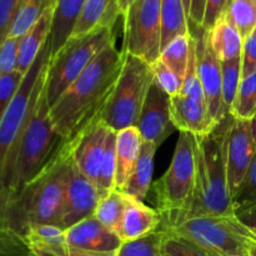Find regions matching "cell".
Listing matches in <instances>:
<instances>
[{"mask_svg":"<svg viewBox=\"0 0 256 256\" xmlns=\"http://www.w3.org/2000/svg\"><path fill=\"white\" fill-rule=\"evenodd\" d=\"M165 232L159 229L139 239L122 242L114 256H162Z\"/></svg>","mask_w":256,"mask_h":256,"instance_id":"cell-29","label":"cell"},{"mask_svg":"<svg viewBox=\"0 0 256 256\" xmlns=\"http://www.w3.org/2000/svg\"><path fill=\"white\" fill-rule=\"evenodd\" d=\"M256 155V145L252 132V120L232 116L226 145L228 182L232 196L242 184Z\"/></svg>","mask_w":256,"mask_h":256,"instance_id":"cell-14","label":"cell"},{"mask_svg":"<svg viewBox=\"0 0 256 256\" xmlns=\"http://www.w3.org/2000/svg\"><path fill=\"white\" fill-rule=\"evenodd\" d=\"M230 114L242 120H252L256 115V72L242 79Z\"/></svg>","mask_w":256,"mask_h":256,"instance_id":"cell-31","label":"cell"},{"mask_svg":"<svg viewBox=\"0 0 256 256\" xmlns=\"http://www.w3.org/2000/svg\"><path fill=\"white\" fill-rule=\"evenodd\" d=\"M124 59L116 42L110 44L50 105V116L62 142L72 139L100 112L119 79Z\"/></svg>","mask_w":256,"mask_h":256,"instance_id":"cell-2","label":"cell"},{"mask_svg":"<svg viewBox=\"0 0 256 256\" xmlns=\"http://www.w3.org/2000/svg\"><path fill=\"white\" fill-rule=\"evenodd\" d=\"M160 230L189 240L216 256H249L255 242L250 230L235 216L200 215L162 225Z\"/></svg>","mask_w":256,"mask_h":256,"instance_id":"cell-6","label":"cell"},{"mask_svg":"<svg viewBox=\"0 0 256 256\" xmlns=\"http://www.w3.org/2000/svg\"><path fill=\"white\" fill-rule=\"evenodd\" d=\"M2 254H4V246H2V242L0 240V256H2Z\"/></svg>","mask_w":256,"mask_h":256,"instance_id":"cell-49","label":"cell"},{"mask_svg":"<svg viewBox=\"0 0 256 256\" xmlns=\"http://www.w3.org/2000/svg\"><path fill=\"white\" fill-rule=\"evenodd\" d=\"M122 52L150 65L162 52V0H134L124 16Z\"/></svg>","mask_w":256,"mask_h":256,"instance_id":"cell-10","label":"cell"},{"mask_svg":"<svg viewBox=\"0 0 256 256\" xmlns=\"http://www.w3.org/2000/svg\"><path fill=\"white\" fill-rule=\"evenodd\" d=\"M252 138H254V142L256 145V115L252 119Z\"/></svg>","mask_w":256,"mask_h":256,"instance_id":"cell-46","label":"cell"},{"mask_svg":"<svg viewBox=\"0 0 256 256\" xmlns=\"http://www.w3.org/2000/svg\"><path fill=\"white\" fill-rule=\"evenodd\" d=\"M54 5L49 8L42 14V16L35 22L34 26L25 35L20 38L19 52H18V66L16 70L25 75L30 69L32 62L36 60L42 50L48 44L50 38L52 25V15H54Z\"/></svg>","mask_w":256,"mask_h":256,"instance_id":"cell-20","label":"cell"},{"mask_svg":"<svg viewBox=\"0 0 256 256\" xmlns=\"http://www.w3.org/2000/svg\"><path fill=\"white\" fill-rule=\"evenodd\" d=\"M226 14L244 40L256 29V0H232Z\"/></svg>","mask_w":256,"mask_h":256,"instance_id":"cell-33","label":"cell"},{"mask_svg":"<svg viewBox=\"0 0 256 256\" xmlns=\"http://www.w3.org/2000/svg\"><path fill=\"white\" fill-rule=\"evenodd\" d=\"M170 110L172 125L180 132L206 135L219 125L212 118L206 99L179 94L170 98Z\"/></svg>","mask_w":256,"mask_h":256,"instance_id":"cell-16","label":"cell"},{"mask_svg":"<svg viewBox=\"0 0 256 256\" xmlns=\"http://www.w3.org/2000/svg\"><path fill=\"white\" fill-rule=\"evenodd\" d=\"M62 142L50 116L44 82L20 136L9 176L0 192H14L22 189L42 169Z\"/></svg>","mask_w":256,"mask_h":256,"instance_id":"cell-4","label":"cell"},{"mask_svg":"<svg viewBox=\"0 0 256 256\" xmlns=\"http://www.w3.org/2000/svg\"><path fill=\"white\" fill-rule=\"evenodd\" d=\"M66 245L72 249L90 252H115L122 245L116 232L89 216L65 230Z\"/></svg>","mask_w":256,"mask_h":256,"instance_id":"cell-17","label":"cell"},{"mask_svg":"<svg viewBox=\"0 0 256 256\" xmlns=\"http://www.w3.org/2000/svg\"><path fill=\"white\" fill-rule=\"evenodd\" d=\"M56 0H20L8 36L22 38Z\"/></svg>","mask_w":256,"mask_h":256,"instance_id":"cell-27","label":"cell"},{"mask_svg":"<svg viewBox=\"0 0 256 256\" xmlns=\"http://www.w3.org/2000/svg\"><path fill=\"white\" fill-rule=\"evenodd\" d=\"M196 42L198 74L204 89L212 118L220 124L229 115L225 114L222 105V62L215 55L208 42L206 32L198 28L190 30Z\"/></svg>","mask_w":256,"mask_h":256,"instance_id":"cell-13","label":"cell"},{"mask_svg":"<svg viewBox=\"0 0 256 256\" xmlns=\"http://www.w3.org/2000/svg\"><path fill=\"white\" fill-rule=\"evenodd\" d=\"M118 2V10H119L120 16L124 18L125 14L128 12L129 8L132 6V4L134 2V0H116Z\"/></svg>","mask_w":256,"mask_h":256,"instance_id":"cell-45","label":"cell"},{"mask_svg":"<svg viewBox=\"0 0 256 256\" xmlns=\"http://www.w3.org/2000/svg\"><path fill=\"white\" fill-rule=\"evenodd\" d=\"M254 204H256V155L242 184L232 196V209L235 212L236 210Z\"/></svg>","mask_w":256,"mask_h":256,"instance_id":"cell-34","label":"cell"},{"mask_svg":"<svg viewBox=\"0 0 256 256\" xmlns=\"http://www.w3.org/2000/svg\"><path fill=\"white\" fill-rule=\"evenodd\" d=\"M20 38L6 36L0 44V76L16 72Z\"/></svg>","mask_w":256,"mask_h":256,"instance_id":"cell-37","label":"cell"},{"mask_svg":"<svg viewBox=\"0 0 256 256\" xmlns=\"http://www.w3.org/2000/svg\"><path fill=\"white\" fill-rule=\"evenodd\" d=\"M144 139L136 126L125 128L116 132L115 140V189L122 192L129 182L142 154Z\"/></svg>","mask_w":256,"mask_h":256,"instance_id":"cell-19","label":"cell"},{"mask_svg":"<svg viewBox=\"0 0 256 256\" xmlns=\"http://www.w3.org/2000/svg\"><path fill=\"white\" fill-rule=\"evenodd\" d=\"M222 105L226 115H232V108L242 82V56L222 62Z\"/></svg>","mask_w":256,"mask_h":256,"instance_id":"cell-32","label":"cell"},{"mask_svg":"<svg viewBox=\"0 0 256 256\" xmlns=\"http://www.w3.org/2000/svg\"><path fill=\"white\" fill-rule=\"evenodd\" d=\"M234 215L242 226L252 230V232H256V204L236 210Z\"/></svg>","mask_w":256,"mask_h":256,"instance_id":"cell-44","label":"cell"},{"mask_svg":"<svg viewBox=\"0 0 256 256\" xmlns=\"http://www.w3.org/2000/svg\"><path fill=\"white\" fill-rule=\"evenodd\" d=\"M30 256H114L115 252H90L72 249L69 246L49 249L42 246H28Z\"/></svg>","mask_w":256,"mask_h":256,"instance_id":"cell-39","label":"cell"},{"mask_svg":"<svg viewBox=\"0 0 256 256\" xmlns=\"http://www.w3.org/2000/svg\"><path fill=\"white\" fill-rule=\"evenodd\" d=\"M184 4H185V9H186L188 18H189V12H190V0H184Z\"/></svg>","mask_w":256,"mask_h":256,"instance_id":"cell-47","label":"cell"},{"mask_svg":"<svg viewBox=\"0 0 256 256\" xmlns=\"http://www.w3.org/2000/svg\"><path fill=\"white\" fill-rule=\"evenodd\" d=\"M119 16L116 0H85L72 36L89 34L100 26L114 28Z\"/></svg>","mask_w":256,"mask_h":256,"instance_id":"cell-23","label":"cell"},{"mask_svg":"<svg viewBox=\"0 0 256 256\" xmlns=\"http://www.w3.org/2000/svg\"><path fill=\"white\" fill-rule=\"evenodd\" d=\"M136 128L144 142H154L158 146L174 132L170 96L155 82H152L148 92Z\"/></svg>","mask_w":256,"mask_h":256,"instance_id":"cell-15","label":"cell"},{"mask_svg":"<svg viewBox=\"0 0 256 256\" xmlns=\"http://www.w3.org/2000/svg\"><path fill=\"white\" fill-rule=\"evenodd\" d=\"M230 2H232V0H206L202 29L208 32V30L215 24V22H216L224 12H228Z\"/></svg>","mask_w":256,"mask_h":256,"instance_id":"cell-42","label":"cell"},{"mask_svg":"<svg viewBox=\"0 0 256 256\" xmlns=\"http://www.w3.org/2000/svg\"><path fill=\"white\" fill-rule=\"evenodd\" d=\"M250 232H252V236L256 240V232H252V230H250Z\"/></svg>","mask_w":256,"mask_h":256,"instance_id":"cell-50","label":"cell"},{"mask_svg":"<svg viewBox=\"0 0 256 256\" xmlns=\"http://www.w3.org/2000/svg\"><path fill=\"white\" fill-rule=\"evenodd\" d=\"M124 54L119 79L99 112L100 120L115 132L136 126L142 105L154 82L149 62L129 52H124Z\"/></svg>","mask_w":256,"mask_h":256,"instance_id":"cell-7","label":"cell"},{"mask_svg":"<svg viewBox=\"0 0 256 256\" xmlns=\"http://www.w3.org/2000/svg\"><path fill=\"white\" fill-rule=\"evenodd\" d=\"M189 32L190 22L184 0H162V49L174 38Z\"/></svg>","mask_w":256,"mask_h":256,"instance_id":"cell-25","label":"cell"},{"mask_svg":"<svg viewBox=\"0 0 256 256\" xmlns=\"http://www.w3.org/2000/svg\"><path fill=\"white\" fill-rule=\"evenodd\" d=\"M22 76L24 75L18 72V70L0 76V120H2L6 108L9 106L18 88L22 84Z\"/></svg>","mask_w":256,"mask_h":256,"instance_id":"cell-38","label":"cell"},{"mask_svg":"<svg viewBox=\"0 0 256 256\" xmlns=\"http://www.w3.org/2000/svg\"><path fill=\"white\" fill-rule=\"evenodd\" d=\"M232 119V115L225 118L210 134L192 135L195 155L194 192L189 209L178 222L200 215L235 216L226 165L228 135Z\"/></svg>","mask_w":256,"mask_h":256,"instance_id":"cell-3","label":"cell"},{"mask_svg":"<svg viewBox=\"0 0 256 256\" xmlns=\"http://www.w3.org/2000/svg\"><path fill=\"white\" fill-rule=\"evenodd\" d=\"M125 210L118 235L122 242L139 239L156 232L162 225V215L158 210L146 206L144 202L125 194Z\"/></svg>","mask_w":256,"mask_h":256,"instance_id":"cell-18","label":"cell"},{"mask_svg":"<svg viewBox=\"0 0 256 256\" xmlns=\"http://www.w3.org/2000/svg\"><path fill=\"white\" fill-rule=\"evenodd\" d=\"M205 5H206V0H190V30L202 28L205 14Z\"/></svg>","mask_w":256,"mask_h":256,"instance_id":"cell-43","label":"cell"},{"mask_svg":"<svg viewBox=\"0 0 256 256\" xmlns=\"http://www.w3.org/2000/svg\"><path fill=\"white\" fill-rule=\"evenodd\" d=\"M206 35L212 52L219 58L220 62L242 56L244 39L226 12L215 22V24L206 32Z\"/></svg>","mask_w":256,"mask_h":256,"instance_id":"cell-21","label":"cell"},{"mask_svg":"<svg viewBox=\"0 0 256 256\" xmlns=\"http://www.w3.org/2000/svg\"><path fill=\"white\" fill-rule=\"evenodd\" d=\"M49 60L50 48L48 40L39 56L22 76V84L0 120V190H2L4 182L9 176L20 136L45 82Z\"/></svg>","mask_w":256,"mask_h":256,"instance_id":"cell-5","label":"cell"},{"mask_svg":"<svg viewBox=\"0 0 256 256\" xmlns=\"http://www.w3.org/2000/svg\"><path fill=\"white\" fill-rule=\"evenodd\" d=\"M20 0H0V44L9 34Z\"/></svg>","mask_w":256,"mask_h":256,"instance_id":"cell-41","label":"cell"},{"mask_svg":"<svg viewBox=\"0 0 256 256\" xmlns=\"http://www.w3.org/2000/svg\"><path fill=\"white\" fill-rule=\"evenodd\" d=\"M112 132V128L100 120L98 112L69 139L72 142V155L75 164L95 185L99 180L108 140Z\"/></svg>","mask_w":256,"mask_h":256,"instance_id":"cell-12","label":"cell"},{"mask_svg":"<svg viewBox=\"0 0 256 256\" xmlns=\"http://www.w3.org/2000/svg\"><path fill=\"white\" fill-rule=\"evenodd\" d=\"M154 82L166 92L170 98L176 96L180 94L182 88V79H180L170 68H168L160 59L152 64Z\"/></svg>","mask_w":256,"mask_h":256,"instance_id":"cell-35","label":"cell"},{"mask_svg":"<svg viewBox=\"0 0 256 256\" xmlns=\"http://www.w3.org/2000/svg\"><path fill=\"white\" fill-rule=\"evenodd\" d=\"M102 198L96 185L82 174L70 154L64 175L62 229H69L72 225L92 216Z\"/></svg>","mask_w":256,"mask_h":256,"instance_id":"cell-11","label":"cell"},{"mask_svg":"<svg viewBox=\"0 0 256 256\" xmlns=\"http://www.w3.org/2000/svg\"><path fill=\"white\" fill-rule=\"evenodd\" d=\"M125 200H126V196L124 192L119 190H112V192L100 199L92 216L98 222H102L105 228L118 234L122 215H124Z\"/></svg>","mask_w":256,"mask_h":256,"instance_id":"cell-28","label":"cell"},{"mask_svg":"<svg viewBox=\"0 0 256 256\" xmlns=\"http://www.w3.org/2000/svg\"><path fill=\"white\" fill-rule=\"evenodd\" d=\"M85 0H56L49 38L50 58L54 56L70 39Z\"/></svg>","mask_w":256,"mask_h":256,"instance_id":"cell-22","label":"cell"},{"mask_svg":"<svg viewBox=\"0 0 256 256\" xmlns=\"http://www.w3.org/2000/svg\"><path fill=\"white\" fill-rule=\"evenodd\" d=\"M72 154L70 140L62 142L42 169L14 192H0L2 232L22 242L32 225L62 226L64 212V175Z\"/></svg>","mask_w":256,"mask_h":256,"instance_id":"cell-1","label":"cell"},{"mask_svg":"<svg viewBox=\"0 0 256 256\" xmlns=\"http://www.w3.org/2000/svg\"><path fill=\"white\" fill-rule=\"evenodd\" d=\"M194 186V138L189 132H180L169 168L152 185L156 210L162 215V225L178 222L188 212Z\"/></svg>","mask_w":256,"mask_h":256,"instance_id":"cell-8","label":"cell"},{"mask_svg":"<svg viewBox=\"0 0 256 256\" xmlns=\"http://www.w3.org/2000/svg\"><path fill=\"white\" fill-rule=\"evenodd\" d=\"M164 252L172 256H216L189 240L168 234H165Z\"/></svg>","mask_w":256,"mask_h":256,"instance_id":"cell-36","label":"cell"},{"mask_svg":"<svg viewBox=\"0 0 256 256\" xmlns=\"http://www.w3.org/2000/svg\"><path fill=\"white\" fill-rule=\"evenodd\" d=\"M195 38L192 32L174 38L169 44L165 45L160 52L159 59L172 70L184 82L189 65L190 52L194 46Z\"/></svg>","mask_w":256,"mask_h":256,"instance_id":"cell-26","label":"cell"},{"mask_svg":"<svg viewBox=\"0 0 256 256\" xmlns=\"http://www.w3.org/2000/svg\"><path fill=\"white\" fill-rule=\"evenodd\" d=\"M162 256H172V255H169V254H166V252H164V254H162Z\"/></svg>","mask_w":256,"mask_h":256,"instance_id":"cell-51","label":"cell"},{"mask_svg":"<svg viewBox=\"0 0 256 256\" xmlns=\"http://www.w3.org/2000/svg\"><path fill=\"white\" fill-rule=\"evenodd\" d=\"M115 42L116 35L112 26H100L89 34L70 38L48 62L45 86L49 105L54 104L90 62Z\"/></svg>","mask_w":256,"mask_h":256,"instance_id":"cell-9","label":"cell"},{"mask_svg":"<svg viewBox=\"0 0 256 256\" xmlns=\"http://www.w3.org/2000/svg\"><path fill=\"white\" fill-rule=\"evenodd\" d=\"M254 240H255V239H254ZM249 256H256V240L254 242V245H252V250H250Z\"/></svg>","mask_w":256,"mask_h":256,"instance_id":"cell-48","label":"cell"},{"mask_svg":"<svg viewBox=\"0 0 256 256\" xmlns=\"http://www.w3.org/2000/svg\"><path fill=\"white\" fill-rule=\"evenodd\" d=\"M158 148L159 146L155 145L154 142H144L136 166H135L129 182L122 190V192L135 198L139 202H144L150 188H152V174H154V160Z\"/></svg>","mask_w":256,"mask_h":256,"instance_id":"cell-24","label":"cell"},{"mask_svg":"<svg viewBox=\"0 0 256 256\" xmlns=\"http://www.w3.org/2000/svg\"><path fill=\"white\" fill-rule=\"evenodd\" d=\"M256 72V29L244 40L242 54V79Z\"/></svg>","mask_w":256,"mask_h":256,"instance_id":"cell-40","label":"cell"},{"mask_svg":"<svg viewBox=\"0 0 256 256\" xmlns=\"http://www.w3.org/2000/svg\"><path fill=\"white\" fill-rule=\"evenodd\" d=\"M25 246H42L49 249L68 246L65 229L52 224L32 225L26 230L22 239Z\"/></svg>","mask_w":256,"mask_h":256,"instance_id":"cell-30","label":"cell"}]
</instances>
